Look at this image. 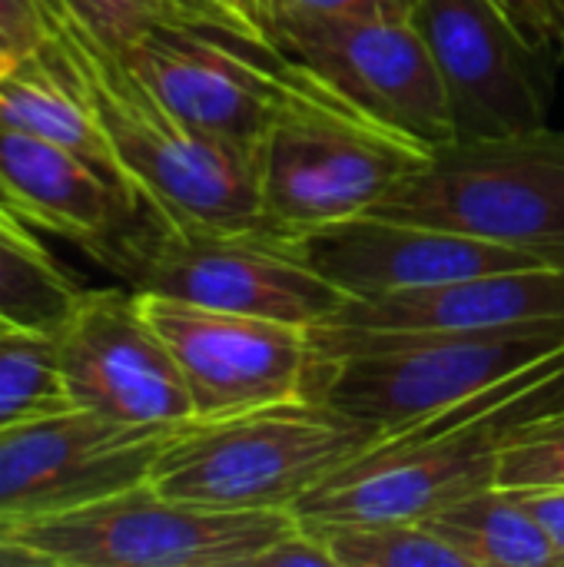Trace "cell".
Returning <instances> with one entry per match:
<instances>
[{
  "instance_id": "cell-17",
  "label": "cell",
  "mask_w": 564,
  "mask_h": 567,
  "mask_svg": "<svg viewBox=\"0 0 564 567\" xmlns=\"http://www.w3.org/2000/svg\"><path fill=\"white\" fill-rule=\"evenodd\" d=\"M564 322V269L479 272L379 299H349L332 326L359 329H515Z\"/></svg>"
},
{
  "instance_id": "cell-1",
  "label": "cell",
  "mask_w": 564,
  "mask_h": 567,
  "mask_svg": "<svg viewBox=\"0 0 564 567\" xmlns=\"http://www.w3.org/2000/svg\"><path fill=\"white\" fill-rule=\"evenodd\" d=\"M37 7L47 47L110 146L116 179L146 213L173 226L269 229L263 209V146H239L189 126L63 0H37Z\"/></svg>"
},
{
  "instance_id": "cell-8",
  "label": "cell",
  "mask_w": 564,
  "mask_h": 567,
  "mask_svg": "<svg viewBox=\"0 0 564 567\" xmlns=\"http://www.w3.org/2000/svg\"><path fill=\"white\" fill-rule=\"evenodd\" d=\"M296 525L283 508H216L140 482L7 535L47 567H253Z\"/></svg>"
},
{
  "instance_id": "cell-30",
  "label": "cell",
  "mask_w": 564,
  "mask_h": 567,
  "mask_svg": "<svg viewBox=\"0 0 564 567\" xmlns=\"http://www.w3.org/2000/svg\"><path fill=\"white\" fill-rule=\"evenodd\" d=\"M0 567H47L40 561V555L33 548H27L23 542L10 538L7 532H0Z\"/></svg>"
},
{
  "instance_id": "cell-19",
  "label": "cell",
  "mask_w": 564,
  "mask_h": 567,
  "mask_svg": "<svg viewBox=\"0 0 564 567\" xmlns=\"http://www.w3.org/2000/svg\"><path fill=\"white\" fill-rule=\"evenodd\" d=\"M469 567H555L558 548L542 522L529 512L525 498L512 488L492 485L472 492L429 518Z\"/></svg>"
},
{
  "instance_id": "cell-16",
  "label": "cell",
  "mask_w": 564,
  "mask_h": 567,
  "mask_svg": "<svg viewBox=\"0 0 564 567\" xmlns=\"http://www.w3.org/2000/svg\"><path fill=\"white\" fill-rule=\"evenodd\" d=\"M0 203L93 259L143 216V203L120 179L66 146L10 126H0Z\"/></svg>"
},
{
  "instance_id": "cell-5",
  "label": "cell",
  "mask_w": 564,
  "mask_h": 567,
  "mask_svg": "<svg viewBox=\"0 0 564 567\" xmlns=\"http://www.w3.org/2000/svg\"><path fill=\"white\" fill-rule=\"evenodd\" d=\"M435 156L425 143L359 110L286 56V90L263 140V209L276 236L372 213Z\"/></svg>"
},
{
  "instance_id": "cell-26",
  "label": "cell",
  "mask_w": 564,
  "mask_h": 567,
  "mask_svg": "<svg viewBox=\"0 0 564 567\" xmlns=\"http://www.w3.org/2000/svg\"><path fill=\"white\" fill-rule=\"evenodd\" d=\"M253 567H336L332 555L326 551V545L309 535L302 525H296L289 535H283L279 542H273Z\"/></svg>"
},
{
  "instance_id": "cell-4",
  "label": "cell",
  "mask_w": 564,
  "mask_h": 567,
  "mask_svg": "<svg viewBox=\"0 0 564 567\" xmlns=\"http://www.w3.org/2000/svg\"><path fill=\"white\" fill-rule=\"evenodd\" d=\"M379 435L376 422L299 395L180 425L146 482L183 502L293 512L302 495Z\"/></svg>"
},
{
  "instance_id": "cell-22",
  "label": "cell",
  "mask_w": 564,
  "mask_h": 567,
  "mask_svg": "<svg viewBox=\"0 0 564 567\" xmlns=\"http://www.w3.org/2000/svg\"><path fill=\"white\" fill-rule=\"evenodd\" d=\"M66 405L53 332L0 329V429Z\"/></svg>"
},
{
  "instance_id": "cell-9",
  "label": "cell",
  "mask_w": 564,
  "mask_h": 567,
  "mask_svg": "<svg viewBox=\"0 0 564 567\" xmlns=\"http://www.w3.org/2000/svg\"><path fill=\"white\" fill-rule=\"evenodd\" d=\"M266 43L429 150L459 140L442 76L412 17H273Z\"/></svg>"
},
{
  "instance_id": "cell-11",
  "label": "cell",
  "mask_w": 564,
  "mask_h": 567,
  "mask_svg": "<svg viewBox=\"0 0 564 567\" xmlns=\"http://www.w3.org/2000/svg\"><path fill=\"white\" fill-rule=\"evenodd\" d=\"M176 429L120 425L73 405L3 425L0 532L83 508L146 482Z\"/></svg>"
},
{
  "instance_id": "cell-15",
  "label": "cell",
  "mask_w": 564,
  "mask_h": 567,
  "mask_svg": "<svg viewBox=\"0 0 564 567\" xmlns=\"http://www.w3.org/2000/svg\"><path fill=\"white\" fill-rule=\"evenodd\" d=\"M289 243L309 269L349 299H379L479 272L548 266L515 246L376 213L296 233Z\"/></svg>"
},
{
  "instance_id": "cell-27",
  "label": "cell",
  "mask_w": 564,
  "mask_h": 567,
  "mask_svg": "<svg viewBox=\"0 0 564 567\" xmlns=\"http://www.w3.org/2000/svg\"><path fill=\"white\" fill-rule=\"evenodd\" d=\"M0 37L20 53H37L47 40L37 0H0Z\"/></svg>"
},
{
  "instance_id": "cell-31",
  "label": "cell",
  "mask_w": 564,
  "mask_h": 567,
  "mask_svg": "<svg viewBox=\"0 0 564 567\" xmlns=\"http://www.w3.org/2000/svg\"><path fill=\"white\" fill-rule=\"evenodd\" d=\"M17 63H20V53H17V50L0 37V76H3L10 66H17Z\"/></svg>"
},
{
  "instance_id": "cell-21",
  "label": "cell",
  "mask_w": 564,
  "mask_h": 567,
  "mask_svg": "<svg viewBox=\"0 0 564 567\" xmlns=\"http://www.w3.org/2000/svg\"><path fill=\"white\" fill-rule=\"evenodd\" d=\"M299 522V518H296ZM336 567H469L425 522H299Z\"/></svg>"
},
{
  "instance_id": "cell-25",
  "label": "cell",
  "mask_w": 564,
  "mask_h": 567,
  "mask_svg": "<svg viewBox=\"0 0 564 567\" xmlns=\"http://www.w3.org/2000/svg\"><path fill=\"white\" fill-rule=\"evenodd\" d=\"M416 0H266V30L273 17H412Z\"/></svg>"
},
{
  "instance_id": "cell-10",
  "label": "cell",
  "mask_w": 564,
  "mask_h": 567,
  "mask_svg": "<svg viewBox=\"0 0 564 567\" xmlns=\"http://www.w3.org/2000/svg\"><path fill=\"white\" fill-rule=\"evenodd\" d=\"M412 20L442 76L455 143L548 130L558 60L529 43L495 0H416Z\"/></svg>"
},
{
  "instance_id": "cell-2",
  "label": "cell",
  "mask_w": 564,
  "mask_h": 567,
  "mask_svg": "<svg viewBox=\"0 0 564 567\" xmlns=\"http://www.w3.org/2000/svg\"><path fill=\"white\" fill-rule=\"evenodd\" d=\"M564 405V349L492 389L419 422L386 429L293 508L299 522H422L499 485L509 439L539 412Z\"/></svg>"
},
{
  "instance_id": "cell-6",
  "label": "cell",
  "mask_w": 564,
  "mask_h": 567,
  "mask_svg": "<svg viewBox=\"0 0 564 567\" xmlns=\"http://www.w3.org/2000/svg\"><path fill=\"white\" fill-rule=\"evenodd\" d=\"M100 266L116 272L133 292L309 329L332 322L349 302L342 289L302 262L286 236L269 229L173 226L146 209Z\"/></svg>"
},
{
  "instance_id": "cell-7",
  "label": "cell",
  "mask_w": 564,
  "mask_h": 567,
  "mask_svg": "<svg viewBox=\"0 0 564 567\" xmlns=\"http://www.w3.org/2000/svg\"><path fill=\"white\" fill-rule=\"evenodd\" d=\"M372 213L515 246L564 269V133L548 126L512 140L452 143Z\"/></svg>"
},
{
  "instance_id": "cell-32",
  "label": "cell",
  "mask_w": 564,
  "mask_h": 567,
  "mask_svg": "<svg viewBox=\"0 0 564 567\" xmlns=\"http://www.w3.org/2000/svg\"><path fill=\"white\" fill-rule=\"evenodd\" d=\"M558 567H564V555H562V558H558Z\"/></svg>"
},
{
  "instance_id": "cell-14",
  "label": "cell",
  "mask_w": 564,
  "mask_h": 567,
  "mask_svg": "<svg viewBox=\"0 0 564 567\" xmlns=\"http://www.w3.org/2000/svg\"><path fill=\"white\" fill-rule=\"evenodd\" d=\"M146 322L173 352L196 419H219L309 392L312 332L279 319L239 316L136 292Z\"/></svg>"
},
{
  "instance_id": "cell-12",
  "label": "cell",
  "mask_w": 564,
  "mask_h": 567,
  "mask_svg": "<svg viewBox=\"0 0 564 567\" xmlns=\"http://www.w3.org/2000/svg\"><path fill=\"white\" fill-rule=\"evenodd\" d=\"M120 60L189 126L259 150L283 90L286 56L226 27L163 20L136 37Z\"/></svg>"
},
{
  "instance_id": "cell-28",
  "label": "cell",
  "mask_w": 564,
  "mask_h": 567,
  "mask_svg": "<svg viewBox=\"0 0 564 567\" xmlns=\"http://www.w3.org/2000/svg\"><path fill=\"white\" fill-rule=\"evenodd\" d=\"M219 27L266 43V0H196Z\"/></svg>"
},
{
  "instance_id": "cell-20",
  "label": "cell",
  "mask_w": 564,
  "mask_h": 567,
  "mask_svg": "<svg viewBox=\"0 0 564 567\" xmlns=\"http://www.w3.org/2000/svg\"><path fill=\"white\" fill-rule=\"evenodd\" d=\"M83 286L30 233L10 206L0 203V329L53 332Z\"/></svg>"
},
{
  "instance_id": "cell-23",
  "label": "cell",
  "mask_w": 564,
  "mask_h": 567,
  "mask_svg": "<svg viewBox=\"0 0 564 567\" xmlns=\"http://www.w3.org/2000/svg\"><path fill=\"white\" fill-rule=\"evenodd\" d=\"M499 485L512 492L564 488V405L539 412L509 439Z\"/></svg>"
},
{
  "instance_id": "cell-29",
  "label": "cell",
  "mask_w": 564,
  "mask_h": 567,
  "mask_svg": "<svg viewBox=\"0 0 564 567\" xmlns=\"http://www.w3.org/2000/svg\"><path fill=\"white\" fill-rule=\"evenodd\" d=\"M529 505V512L542 522V528L552 535L558 558L564 555V488H545V492H519ZM558 567V565H555Z\"/></svg>"
},
{
  "instance_id": "cell-3",
  "label": "cell",
  "mask_w": 564,
  "mask_h": 567,
  "mask_svg": "<svg viewBox=\"0 0 564 567\" xmlns=\"http://www.w3.org/2000/svg\"><path fill=\"white\" fill-rule=\"evenodd\" d=\"M312 399L382 432L465 402L564 349V322L515 329L312 326Z\"/></svg>"
},
{
  "instance_id": "cell-24",
  "label": "cell",
  "mask_w": 564,
  "mask_h": 567,
  "mask_svg": "<svg viewBox=\"0 0 564 567\" xmlns=\"http://www.w3.org/2000/svg\"><path fill=\"white\" fill-rule=\"evenodd\" d=\"M80 23L106 43L113 53H123L136 37L163 20H193L219 27L196 0H63Z\"/></svg>"
},
{
  "instance_id": "cell-13",
  "label": "cell",
  "mask_w": 564,
  "mask_h": 567,
  "mask_svg": "<svg viewBox=\"0 0 564 567\" xmlns=\"http://www.w3.org/2000/svg\"><path fill=\"white\" fill-rule=\"evenodd\" d=\"M53 339L73 409L120 425L176 429L196 419L186 379L130 286L83 289Z\"/></svg>"
},
{
  "instance_id": "cell-18",
  "label": "cell",
  "mask_w": 564,
  "mask_h": 567,
  "mask_svg": "<svg viewBox=\"0 0 564 567\" xmlns=\"http://www.w3.org/2000/svg\"><path fill=\"white\" fill-rule=\"evenodd\" d=\"M0 126L66 146L116 179L110 146L47 40L0 76Z\"/></svg>"
}]
</instances>
